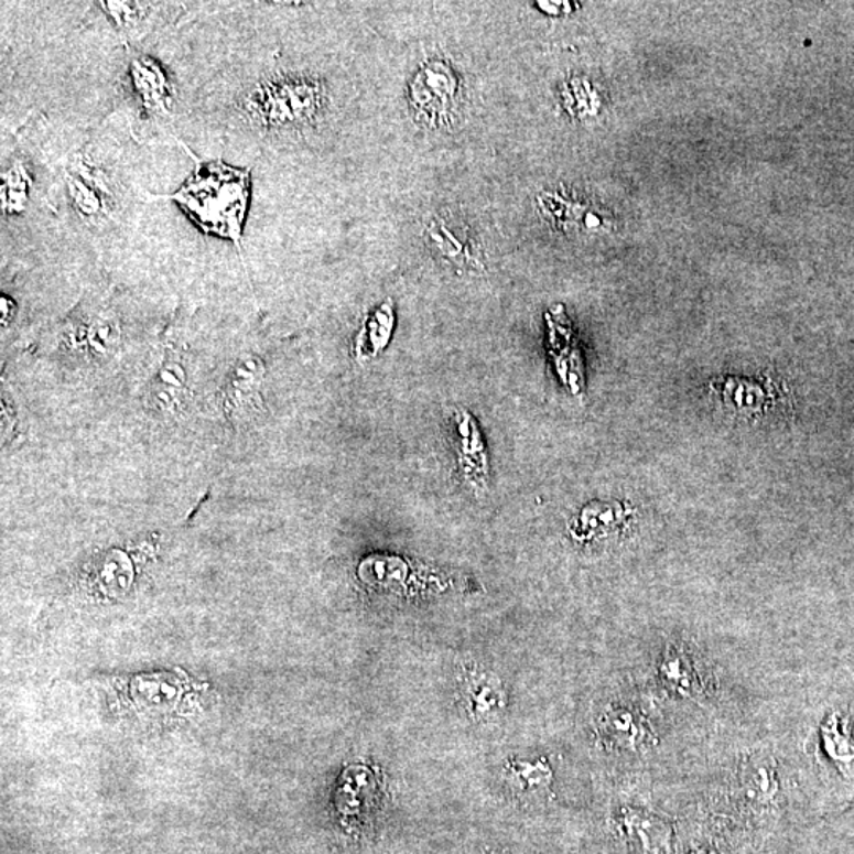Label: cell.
<instances>
[{
  "label": "cell",
  "mask_w": 854,
  "mask_h": 854,
  "mask_svg": "<svg viewBox=\"0 0 854 854\" xmlns=\"http://www.w3.org/2000/svg\"><path fill=\"white\" fill-rule=\"evenodd\" d=\"M511 776L519 787L530 790L550 785L552 772L543 761L512 763Z\"/></svg>",
  "instance_id": "9a60e30c"
},
{
  "label": "cell",
  "mask_w": 854,
  "mask_h": 854,
  "mask_svg": "<svg viewBox=\"0 0 854 854\" xmlns=\"http://www.w3.org/2000/svg\"><path fill=\"white\" fill-rule=\"evenodd\" d=\"M65 181H67L72 205H74L76 213H78L83 219L93 221L108 216L110 206H108L107 198H110V196L101 194L96 187L86 184L85 181L78 180L74 174L67 173Z\"/></svg>",
  "instance_id": "7c38bea8"
},
{
  "label": "cell",
  "mask_w": 854,
  "mask_h": 854,
  "mask_svg": "<svg viewBox=\"0 0 854 854\" xmlns=\"http://www.w3.org/2000/svg\"><path fill=\"white\" fill-rule=\"evenodd\" d=\"M689 670V663H687V660L683 659L681 653H670L660 667V672L661 675H663L664 681L670 683L671 687H674V689H678L679 692H687V690H690L692 675H690Z\"/></svg>",
  "instance_id": "2e32d148"
},
{
  "label": "cell",
  "mask_w": 854,
  "mask_h": 854,
  "mask_svg": "<svg viewBox=\"0 0 854 854\" xmlns=\"http://www.w3.org/2000/svg\"><path fill=\"white\" fill-rule=\"evenodd\" d=\"M624 821L642 854L664 853L668 846V828L660 820L646 813L630 812Z\"/></svg>",
  "instance_id": "30bf717a"
},
{
  "label": "cell",
  "mask_w": 854,
  "mask_h": 854,
  "mask_svg": "<svg viewBox=\"0 0 854 854\" xmlns=\"http://www.w3.org/2000/svg\"><path fill=\"white\" fill-rule=\"evenodd\" d=\"M322 107V86L311 79H267L246 97L245 111L267 129L303 126Z\"/></svg>",
  "instance_id": "7a4b0ae2"
},
{
  "label": "cell",
  "mask_w": 854,
  "mask_h": 854,
  "mask_svg": "<svg viewBox=\"0 0 854 854\" xmlns=\"http://www.w3.org/2000/svg\"><path fill=\"white\" fill-rule=\"evenodd\" d=\"M465 687L468 709L476 717H490L504 709V689L500 682L486 672H472Z\"/></svg>",
  "instance_id": "9c48e42d"
},
{
  "label": "cell",
  "mask_w": 854,
  "mask_h": 854,
  "mask_svg": "<svg viewBox=\"0 0 854 854\" xmlns=\"http://www.w3.org/2000/svg\"><path fill=\"white\" fill-rule=\"evenodd\" d=\"M478 424L467 410L456 413V429L460 434V467L465 482L474 488H486L489 475L488 454L479 435Z\"/></svg>",
  "instance_id": "277c9868"
},
{
  "label": "cell",
  "mask_w": 854,
  "mask_h": 854,
  "mask_svg": "<svg viewBox=\"0 0 854 854\" xmlns=\"http://www.w3.org/2000/svg\"><path fill=\"white\" fill-rule=\"evenodd\" d=\"M118 326L111 318H97L83 333L87 347L97 354H107L118 340Z\"/></svg>",
  "instance_id": "5bb4252c"
},
{
  "label": "cell",
  "mask_w": 854,
  "mask_h": 854,
  "mask_svg": "<svg viewBox=\"0 0 854 854\" xmlns=\"http://www.w3.org/2000/svg\"><path fill=\"white\" fill-rule=\"evenodd\" d=\"M29 192H31V176L24 163L17 160L2 173L0 199H2L3 214L13 216V214L23 213L29 203Z\"/></svg>",
  "instance_id": "8fae6325"
},
{
  "label": "cell",
  "mask_w": 854,
  "mask_h": 854,
  "mask_svg": "<svg viewBox=\"0 0 854 854\" xmlns=\"http://www.w3.org/2000/svg\"><path fill=\"white\" fill-rule=\"evenodd\" d=\"M741 793L752 806H769L780 790L779 776L769 758H752L741 770Z\"/></svg>",
  "instance_id": "8992f818"
},
{
  "label": "cell",
  "mask_w": 854,
  "mask_h": 854,
  "mask_svg": "<svg viewBox=\"0 0 854 854\" xmlns=\"http://www.w3.org/2000/svg\"><path fill=\"white\" fill-rule=\"evenodd\" d=\"M696 854H707V853H696Z\"/></svg>",
  "instance_id": "e0dca14e"
},
{
  "label": "cell",
  "mask_w": 854,
  "mask_h": 854,
  "mask_svg": "<svg viewBox=\"0 0 854 854\" xmlns=\"http://www.w3.org/2000/svg\"><path fill=\"white\" fill-rule=\"evenodd\" d=\"M603 733L610 743L627 750L645 747L649 739L646 722L630 709H613L603 717Z\"/></svg>",
  "instance_id": "ba28073f"
},
{
  "label": "cell",
  "mask_w": 854,
  "mask_h": 854,
  "mask_svg": "<svg viewBox=\"0 0 854 854\" xmlns=\"http://www.w3.org/2000/svg\"><path fill=\"white\" fill-rule=\"evenodd\" d=\"M249 173L224 163L199 166L185 187L169 198L176 199L206 231L231 239L239 246L245 220Z\"/></svg>",
  "instance_id": "6da1fadb"
},
{
  "label": "cell",
  "mask_w": 854,
  "mask_h": 854,
  "mask_svg": "<svg viewBox=\"0 0 854 854\" xmlns=\"http://www.w3.org/2000/svg\"><path fill=\"white\" fill-rule=\"evenodd\" d=\"M457 89L460 85L453 68L443 62H431L410 83V101L420 118L439 123L453 111Z\"/></svg>",
  "instance_id": "3957f363"
},
{
  "label": "cell",
  "mask_w": 854,
  "mask_h": 854,
  "mask_svg": "<svg viewBox=\"0 0 854 854\" xmlns=\"http://www.w3.org/2000/svg\"><path fill=\"white\" fill-rule=\"evenodd\" d=\"M104 13L110 18L116 28L127 31V29L137 28L141 21L147 18L149 3L140 2H119V0H104L98 2Z\"/></svg>",
  "instance_id": "4fadbf2b"
},
{
  "label": "cell",
  "mask_w": 854,
  "mask_h": 854,
  "mask_svg": "<svg viewBox=\"0 0 854 854\" xmlns=\"http://www.w3.org/2000/svg\"><path fill=\"white\" fill-rule=\"evenodd\" d=\"M392 328H394V311L390 301H387L366 318L365 325L356 336L355 354L359 361L379 356L390 344Z\"/></svg>",
  "instance_id": "52a82bcc"
},
{
  "label": "cell",
  "mask_w": 854,
  "mask_h": 854,
  "mask_svg": "<svg viewBox=\"0 0 854 854\" xmlns=\"http://www.w3.org/2000/svg\"><path fill=\"white\" fill-rule=\"evenodd\" d=\"M130 78L144 110L148 112L169 110L171 104L169 76L158 62L149 56L137 57L130 64Z\"/></svg>",
  "instance_id": "5b68a950"
}]
</instances>
